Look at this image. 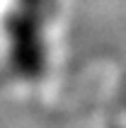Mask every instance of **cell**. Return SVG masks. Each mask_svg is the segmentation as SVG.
Instances as JSON below:
<instances>
[{"label": "cell", "mask_w": 126, "mask_h": 128, "mask_svg": "<svg viewBox=\"0 0 126 128\" xmlns=\"http://www.w3.org/2000/svg\"><path fill=\"white\" fill-rule=\"evenodd\" d=\"M53 0H20L15 12L5 22L10 63L24 80H36L46 70V44L44 29Z\"/></svg>", "instance_id": "cell-1"}, {"label": "cell", "mask_w": 126, "mask_h": 128, "mask_svg": "<svg viewBox=\"0 0 126 128\" xmlns=\"http://www.w3.org/2000/svg\"><path fill=\"white\" fill-rule=\"evenodd\" d=\"M109 128H126V126H109Z\"/></svg>", "instance_id": "cell-2"}]
</instances>
